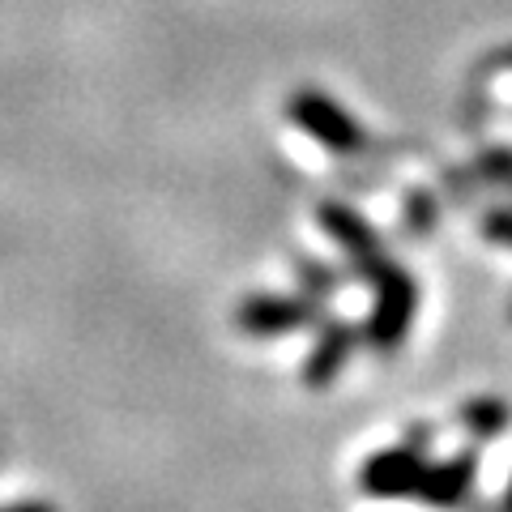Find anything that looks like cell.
Returning <instances> with one entry per match:
<instances>
[{
	"label": "cell",
	"mask_w": 512,
	"mask_h": 512,
	"mask_svg": "<svg viewBox=\"0 0 512 512\" xmlns=\"http://www.w3.org/2000/svg\"><path fill=\"white\" fill-rule=\"evenodd\" d=\"M427 474V461L419 448H389V453H376L359 474V487L367 495H419V483Z\"/></svg>",
	"instance_id": "6da1fadb"
},
{
	"label": "cell",
	"mask_w": 512,
	"mask_h": 512,
	"mask_svg": "<svg viewBox=\"0 0 512 512\" xmlns=\"http://www.w3.org/2000/svg\"><path fill=\"white\" fill-rule=\"evenodd\" d=\"M470 478H474V457L466 453V457L448 461V466H427L423 483H419V495L427 504H457L461 495H466Z\"/></svg>",
	"instance_id": "7a4b0ae2"
},
{
	"label": "cell",
	"mask_w": 512,
	"mask_h": 512,
	"mask_svg": "<svg viewBox=\"0 0 512 512\" xmlns=\"http://www.w3.org/2000/svg\"><path fill=\"white\" fill-rule=\"evenodd\" d=\"M0 512H56L52 504H13V508H0Z\"/></svg>",
	"instance_id": "3957f363"
},
{
	"label": "cell",
	"mask_w": 512,
	"mask_h": 512,
	"mask_svg": "<svg viewBox=\"0 0 512 512\" xmlns=\"http://www.w3.org/2000/svg\"><path fill=\"white\" fill-rule=\"evenodd\" d=\"M504 512H512V483H508V491H504Z\"/></svg>",
	"instance_id": "277c9868"
}]
</instances>
